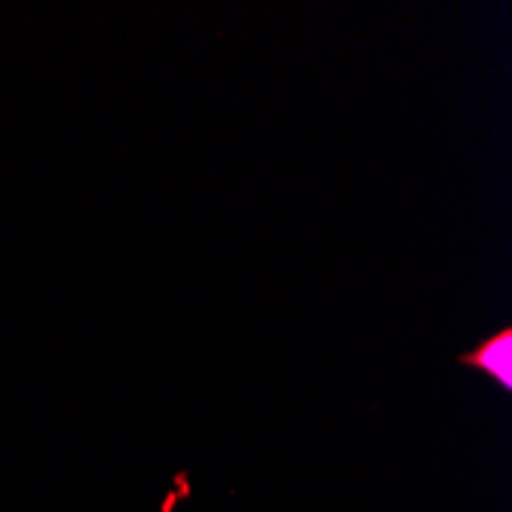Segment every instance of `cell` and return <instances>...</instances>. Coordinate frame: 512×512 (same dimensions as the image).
Listing matches in <instances>:
<instances>
[{"instance_id": "cell-1", "label": "cell", "mask_w": 512, "mask_h": 512, "mask_svg": "<svg viewBox=\"0 0 512 512\" xmlns=\"http://www.w3.org/2000/svg\"><path fill=\"white\" fill-rule=\"evenodd\" d=\"M457 362L482 371V375L497 381L503 390H512V329L503 325L497 335L485 338L482 344H476L467 353H460Z\"/></svg>"}]
</instances>
